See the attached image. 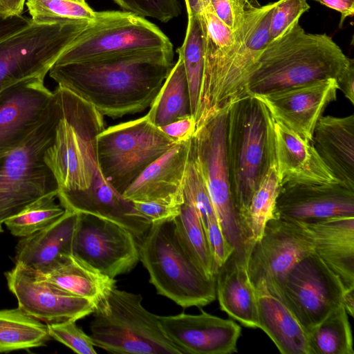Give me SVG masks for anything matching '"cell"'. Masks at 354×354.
I'll return each mask as SVG.
<instances>
[{
  "instance_id": "obj_1",
  "label": "cell",
  "mask_w": 354,
  "mask_h": 354,
  "mask_svg": "<svg viewBox=\"0 0 354 354\" xmlns=\"http://www.w3.org/2000/svg\"><path fill=\"white\" fill-rule=\"evenodd\" d=\"M53 93L59 117L45 160L57 182V197L66 210L109 216L124 198L106 181L98 165L97 137L105 128L104 116L65 88L58 86Z\"/></svg>"
},
{
  "instance_id": "obj_2",
  "label": "cell",
  "mask_w": 354,
  "mask_h": 354,
  "mask_svg": "<svg viewBox=\"0 0 354 354\" xmlns=\"http://www.w3.org/2000/svg\"><path fill=\"white\" fill-rule=\"evenodd\" d=\"M173 49L129 51L53 65L49 76L103 116L121 118L150 106L174 65Z\"/></svg>"
},
{
  "instance_id": "obj_3",
  "label": "cell",
  "mask_w": 354,
  "mask_h": 354,
  "mask_svg": "<svg viewBox=\"0 0 354 354\" xmlns=\"http://www.w3.org/2000/svg\"><path fill=\"white\" fill-rule=\"evenodd\" d=\"M352 59L326 34L307 33L294 24L269 41L260 55L248 84V95H261L335 79Z\"/></svg>"
},
{
  "instance_id": "obj_4",
  "label": "cell",
  "mask_w": 354,
  "mask_h": 354,
  "mask_svg": "<svg viewBox=\"0 0 354 354\" xmlns=\"http://www.w3.org/2000/svg\"><path fill=\"white\" fill-rule=\"evenodd\" d=\"M274 124L267 107L253 95L244 96L227 109L226 159L240 230L253 193L275 162Z\"/></svg>"
},
{
  "instance_id": "obj_5",
  "label": "cell",
  "mask_w": 354,
  "mask_h": 354,
  "mask_svg": "<svg viewBox=\"0 0 354 354\" xmlns=\"http://www.w3.org/2000/svg\"><path fill=\"white\" fill-rule=\"evenodd\" d=\"M277 3L251 9L236 30L234 45L203 59L196 131L232 103L248 95L249 80L269 41L271 15Z\"/></svg>"
},
{
  "instance_id": "obj_6",
  "label": "cell",
  "mask_w": 354,
  "mask_h": 354,
  "mask_svg": "<svg viewBox=\"0 0 354 354\" xmlns=\"http://www.w3.org/2000/svg\"><path fill=\"white\" fill-rule=\"evenodd\" d=\"M138 245L139 261L158 294L184 308L214 301L215 277H207L185 250L173 221L151 224Z\"/></svg>"
},
{
  "instance_id": "obj_7",
  "label": "cell",
  "mask_w": 354,
  "mask_h": 354,
  "mask_svg": "<svg viewBox=\"0 0 354 354\" xmlns=\"http://www.w3.org/2000/svg\"><path fill=\"white\" fill-rule=\"evenodd\" d=\"M58 117L54 95L47 115L25 142L0 155V233L7 219L30 203L48 195L57 196V182L45 153L53 140Z\"/></svg>"
},
{
  "instance_id": "obj_8",
  "label": "cell",
  "mask_w": 354,
  "mask_h": 354,
  "mask_svg": "<svg viewBox=\"0 0 354 354\" xmlns=\"http://www.w3.org/2000/svg\"><path fill=\"white\" fill-rule=\"evenodd\" d=\"M142 297L112 288L93 312L90 330L95 346L108 352L183 354L163 331L158 317L142 304Z\"/></svg>"
},
{
  "instance_id": "obj_9",
  "label": "cell",
  "mask_w": 354,
  "mask_h": 354,
  "mask_svg": "<svg viewBox=\"0 0 354 354\" xmlns=\"http://www.w3.org/2000/svg\"><path fill=\"white\" fill-rule=\"evenodd\" d=\"M176 144L145 116L104 128L97 137L99 168L120 195L153 161Z\"/></svg>"
},
{
  "instance_id": "obj_10",
  "label": "cell",
  "mask_w": 354,
  "mask_h": 354,
  "mask_svg": "<svg viewBox=\"0 0 354 354\" xmlns=\"http://www.w3.org/2000/svg\"><path fill=\"white\" fill-rule=\"evenodd\" d=\"M91 21L32 22L0 40V93L22 80L46 77Z\"/></svg>"
},
{
  "instance_id": "obj_11",
  "label": "cell",
  "mask_w": 354,
  "mask_h": 354,
  "mask_svg": "<svg viewBox=\"0 0 354 354\" xmlns=\"http://www.w3.org/2000/svg\"><path fill=\"white\" fill-rule=\"evenodd\" d=\"M151 49H173L169 39L155 24L127 11L96 12L95 19L54 65Z\"/></svg>"
},
{
  "instance_id": "obj_12",
  "label": "cell",
  "mask_w": 354,
  "mask_h": 354,
  "mask_svg": "<svg viewBox=\"0 0 354 354\" xmlns=\"http://www.w3.org/2000/svg\"><path fill=\"white\" fill-rule=\"evenodd\" d=\"M267 290L287 306L307 333L342 304L344 292L339 279L315 252Z\"/></svg>"
},
{
  "instance_id": "obj_13",
  "label": "cell",
  "mask_w": 354,
  "mask_h": 354,
  "mask_svg": "<svg viewBox=\"0 0 354 354\" xmlns=\"http://www.w3.org/2000/svg\"><path fill=\"white\" fill-rule=\"evenodd\" d=\"M227 109L198 129L190 151L205 181L218 224L235 251L245 255L239 222L230 190L225 152Z\"/></svg>"
},
{
  "instance_id": "obj_14",
  "label": "cell",
  "mask_w": 354,
  "mask_h": 354,
  "mask_svg": "<svg viewBox=\"0 0 354 354\" xmlns=\"http://www.w3.org/2000/svg\"><path fill=\"white\" fill-rule=\"evenodd\" d=\"M71 254L115 279L139 261L138 240L124 227L92 215L78 213Z\"/></svg>"
},
{
  "instance_id": "obj_15",
  "label": "cell",
  "mask_w": 354,
  "mask_h": 354,
  "mask_svg": "<svg viewBox=\"0 0 354 354\" xmlns=\"http://www.w3.org/2000/svg\"><path fill=\"white\" fill-rule=\"evenodd\" d=\"M313 252V239L304 223L274 216L249 254L250 280L254 287L263 284L269 288Z\"/></svg>"
},
{
  "instance_id": "obj_16",
  "label": "cell",
  "mask_w": 354,
  "mask_h": 354,
  "mask_svg": "<svg viewBox=\"0 0 354 354\" xmlns=\"http://www.w3.org/2000/svg\"><path fill=\"white\" fill-rule=\"evenodd\" d=\"M18 307L46 324L82 319L92 314L96 304L50 282L44 274L15 264L5 273Z\"/></svg>"
},
{
  "instance_id": "obj_17",
  "label": "cell",
  "mask_w": 354,
  "mask_h": 354,
  "mask_svg": "<svg viewBox=\"0 0 354 354\" xmlns=\"http://www.w3.org/2000/svg\"><path fill=\"white\" fill-rule=\"evenodd\" d=\"M44 78H28L0 93V155L25 142L47 115L54 93Z\"/></svg>"
},
{
  "instance_id": "obj_18",
  "label": "cell",
  "mask_w": 354,
  "mask_h": 354,
  "mask_svg": "<svg viewBox=\"0 0 354 354\" xmlns=\"http://www.w3.org/2000/svg\"><path fill=\"white\" fill-rule=\"evenodd\" d=\"M274 216L306 223L354 216V189L332 183H288L281 186Z\"/></svg>"
},
{
  "instance_id": "obj_19",
  "label": "cell",
  "mask_w": 354,
  "mask_h": 354,
  "mask_svg": "<svg viewBox=\"0 0 354 354\" xmlns=\"http://www.w3.org/2000/svg\"><path fill=\"white\" fill-rule=\"evenodd\" d=\"M158 317L166 335L183 353L230 354L237 352L241 328L231 319L212 315L202 309L198 315L182 313Z\"/></svg>"
},
{
  "instance_id": "obj_20",
  "label": "cell",
  "mask_w": 354,
  "mask_h": 354,
  "mask_svg": "<svg viewBox=\"0 0 354 354\" xmlns=\"http://www.w3.org/2000/svg\"><path fill=\"white\" fill-rule=\"evenodd\" d=\"M337 90V80L328 79L254 97L265 104L274 122L310 143L318 120L326 106L336 100Z\"/></svg>"
},
{
  "instance_id": "obj_21",
  "label": "cell",
  "mask_w": 354,
  "mask_h": 354,
  "mask_svg": "<svg viewBox=\"0 0 354 354\" xmlns=\"http://www.w3.org/2000/svg\"><path fill=\"white\" fill-rule=\"evenodd\" d=\"M190 140L176 143L151 163L122 194L129 201L181 205Z\"/></svg>"
},
{
  "instance_id": "obj_22",
  "label": "cell",
  "mask_w": 354,
  "mask_h": 354,
  "mask_svg": "<svg viewBox=\"0 0 354 354\" xmlns=\"http://www.w3.org/2000/svg\"><path fill=\"white\" fill-rule=\"evenodd\" d=\"M275 162L280 185L338 181L311 145L274 122Z\"/></svg>"
},
{
  "instance_id": "obj_23",
  "label": "cell",
  "mask_w": 354,
  "mask_h": 354,
  "mask_svg": "<svg viewBox=\"0 0 354 354\" xmlns=\"http://www.w3.org/2000/svg\"><path fill=\"white\" fill-rule=\"evenodd\" d=\"M78 213L66 210L50 225L22 237L16 246L15 264L42 274L53 270L71 254Z\"/></svg>"
},
{
  "instance_id": "obj_24",
  "label": "cell",
  "mask_w": 354,
  "mask_h": 354,
  "mask_svg": "<svg viewBox=\"0 0 354 354\" xmlns=\"http://www.w3.org/2000/svg\"><path fill=\"white\" fill-rule=\"evenodd\" d=\"M304 223L314 252L339 279L344 290L354 288V216Z\"/></svg>"
},
{
  "instance_id": "obj_25",
  "label": "cell",
  "mask_w": 354,
  "mask_h": 354,
  "mask_svg": "<svg viewBox=\"0 0 354 354\" xmlns=\"http://www.w3.org/2000/svg\"><path fill=\"white\" fill-rule=\"evenodd\" d=\"M215 279L221 309L243 326L258 328L257 290L248 274V257L234 250Z\"/></svg>"
},
{
  "instance_id": "obj_26",
  "label": "cell",
  "mask_w": 354,
  "mask_h": 354,
  "mask_svg": "<svg viewBox=\"0 0 354 354\" xmlns=\"http://www.w3.org/2000/svg\"><path fill=\"white\" fill-rule=\"evenodd\" d=\"M310 143L336 179L354 189V115H322Z\"/></svg>"
},
{
  "instance_id": "obj_27",
  "label": "cell",
  "mask_w": 354,
  "mask_h": 354,
  "mask_svg": "<svg viewBox=\"0 0 354 354\" xmlns=\"http://www.w3.org/2000/svg\"><path fill=\"white\" fill-rule=\"evenodd\" d=\"M255 288L258 328L268 335L282 354H310L308 333L292 313L263 284Z\"/></svg>"
},
{
  "instance_id": "obj_28",
  "label": "cell",
  "mask_w": 354,
  "mask_h": 354,
  "mask_svg": "<svg viewBox=\"0 0 354 354\" xmlns=\"http://www.w3.org/2000/svg\"><path fill=\"white\" fill-rule=\"evenodd\" d=\"M44 276L61 288L95 304L115 286L116 282L115 279L101 273L72 254Z\"/></svg>"
},
{
  "instance_id": "obj_29",
  "label": "cell",
  "mask_w": 354,
  "mask_h": 354,
  "mask_svg": "<svg viewBox=\"0 0 354 354\" xmlns=\"http://www.w3.org/2000/svg\"><path fill=\"white\" fill-rule=\"evenodd\" d=\"M188 83L182 58L178 56L147 114L158 127L191 115Z\"/></svg>"
},
{
  "instance_id": "obj_30",
  "label": "cell",
  "mask_w": 354,
  "mask_h": 354,
  "mask_svg": "<svg viewBox=\"0 0 354 354\" xmlns=\"http://www.w3.org/2000/svg\"><path fill=\"white\" fill-rule=\"evenodd\" d=\"M280 187L274 162L253 193L241 224L243 248L248 259L254 244L261 238L266 224L274 216Z\"/></svg>"
},
{
  "instance_id": "obj_31",
  "label": "cell",
  "mask_w": 354,
  "mask_h": 354,
  "mask_svg": "<svg viewBox=\"0 0 354 354\" xmlns=\"http://www.w3.org/2000/svg\"><path fill=\"white\" fill-rule=\"evenodd\" d=\"M50 337L46 324L19 307L0 310V353L39 347Z\"/></svg>"
},
{
  "instance_id": "obj_32",
  "label": "cell",
  "mask_w": 354,
  "mask_h": 354,
  "mask_svg": "<svg viewBox=\"0 0 354 354\" xmlns=\"http://www.w3.org/2000/svg\"><path fill=\"white\" fill-rule=\"evenodd\" d=\"M176 234L185 250L209 277H215V268L205 231L192 203L183 197L179 214L173 220Z\"/></svg>"
},
{
  "instance_id": "obj_33",
  "label": "cell",
  "mask_w": 354,
  "mask_h": 354,
  "mask_svg": "<svg viewBox=\"0 0 354 354\" xmlns=\"http://www.w3.org/2000/svg\"><path fill=\"white\" fill-rule=\"evenodd\" d=\"M310 354H354L348 313L341 304L308 333Z\"/></svg>"
},
{
  "instance_id": "obj_34",
  "label": "cell",
  "mask_w": 354,
  "mask_h": 354,
  "mask_svg": "<svg viewBox=\"0 0 354 354\" xmlns=\"http://www.w3.org/2000/svg\"><path fill=\"white\" fill-rule=\"evenodd\" d=\"M183 62L190 97L192 115L196 120L203 73V30L198 15L188 16L186 34L177 49Z\"/></svg>"
},
{
  "instance_id": "obj_35",
  "label": "cell",
  "mask_w": 354,
  "mask_h": 354,
  "mask_svg": "<svg viewBox=\"0 0 354 354\" xmlns=\"http://www.w3.org/2000/svg\"><path fill=\"white\" fill-rule=\"evenodd\" d=\"M56 197L57 195H48L35 201L7 219L4 224L12 235L21 238L47 227L66 212L60 204L55 203Z\"/></svg>"
},
{
  "instance_id": "obj_36",
  "label": "cell",
  "mask_w": 354,
  "mask_h": 354,
  "mask_svg": "<svg viewBox=\"0 0 354 354\" xmlns=\"http://www.w3.org/2000/svg\"><path fill=\"white\" fill-rule=\"evenodd\" d=\"M33 22L52 24L68 21H92L94 11L86 0H26Z\"/></svg>"
},
{
  "instance_id": "obj_37",
  "label": "cell",
  "mask_w": 354,
  "mask_h": 354,
  "mask_svg": "<svg viewBox=\"0 0 354 354\" xmlns=\"http://www.w3.org/2000/svg\"><path fill=\"white\" fill-rule=\"evenodd\" d=\"M183 197L194 206L204 228L209 222L216 219L205 181L190 151V147Z\"/></svg>"
},
{
  "instance_id": "obj_38",
  "label": "cell",
  "mask_w": 354,
  "mask_h": 354,
  "mask_svg": "<svg viewBox=\"0 0 354 354\" xmlns=\"http://www.w3.org/2000/svg\"><path fill=\"white\" fill-rule=\"evenodd\" d=\"M124 11L168 22L181 13L178 0H113Z\"/></svg>"
},
{
  "instance_id": "obj_39",
  "label": "cell",
  "mask_w": 354,
  "mask_h": 354,
  "mask_svg": "<svg viewBox=\"0 0 354 354\" xmlns=\"http://www.w3.org/2000/svg\"><path fill=\"white\" fill-rule=\"evenodd\" d=\"M309 8L307 0L278 1L271 15L268 42L277 39L299 22L301 15Z\"/></svg>"
},
{
  "instance_id": "obj_40",
  "label": "cell",
  "mask_w": 354,
  "mask_h": 354,
  "mask_svg": "<svg viewBox=\"0 0 354 354\" xmlns=\"http://www.w3.org/2000/svg\"><path fill=\"white\" fill-rule=\"evenodd\" d=\"M50 337L80 354H95L91 336L79 328L74 321L46 324Z\"/></svg>"
},
{
  "instance_id": "obj_41",
  "label": "cell",
  "mask_w": 354,
  "mask_h": 354,
  "mask_svg": "<svg viewBox=\"0 0 354 354\" xmlns=\"http://www.w3.org/2000/svg\"><path fill=\"white\" fill-rule=\"evenodd\" d=\"M216 15L232 31L243 24L246 15L259 6L256 0H210Z\"/></svg>"
},
{
  "instance_id": "obj_42",
  "label": "cell",
  "mask_w": 354,
  "mask_h": 354,
  "mask_svg": "<svg viewBox=\"0 0 354 354\" xmlns=\"http://www.w3.org/2000/svg\"><path fill=\"white\" fill-rule=\"evenodd\" d=\"M204 229L217 272L218 269L225 263L235 249L225 239L216 219L209 222Z\"/></svg>"
},
{
  "instance_id": "obj_43",
  "label": "cell",
  "mask_w": 354,
  "mask_h": 354,
  "mask_svg": "<svg viewBox=\"0 0 354 354\" xmlns=\"http://www.w3.org/2000/svg\"><path fill=\"white\" fill-rule=\"evenodd\" d=\"M134 208L151 224L173 221L180 213V206L156 201H131Z\"/></svg>"
},
{
  "instance_id": "obj_44",
  "label": "cell",
  "mask_w": 354,
  "mask_h": 354,
  "mask_svg": "<svg viewBox=\"0 0 354 354\" xmlns=\"http://www.w3.org/2000/svg\"><path fill=\"white\" fill-rule=\"evenodd\" d=\"M159 128L176 143H180L191 140L196 131V122L191 115Z\"/></svg>"
},
{
  "instance_id": "obj_45",
  "label": "cell",
  "mask_w": 354,
  "mask_h": 354,
  "mask_svg": "<svg viewBox=\"0 0 354 354\" xmlns=\"http://www.w3.org/2000/svg\"><path fill=\"white\" fill-rule=\"evenodd\" d=\"M32 22L30 17L22 15L6 17L0 14V40L28 26Z\"/></svg>"
},
{
  "instance_id": "obj_46",
  "label": "cell",
  "mask_w": 354,
  "mask_h": 354,
  "mask_svg": "<svg viewBox=\"0 0 354 354\" xmlns=\"http://www.w3.org/2000/svg\"><path fill=\"white\" fill-rule=\"evenodd\" d=\"M339 90L345 97L354 104V62L352 59L348 66L337 81Z\"/></svg>"
},
{
  "instance_id": "obj_47",
  "label": "cell",
  "mask_w": 354,
  "mask_h": 354,
  "mask_svg": "<svg viewBox=\"0 0 354 354\" xmlns=\"http://www.w3.org/2000/svg\"><path fill=\"white\" fill-rule=\"evenodd\" d=\"M322 4L341 13L340 24L354 13V0H317Z\"/></svg>"
},
{
  "instance_id": "obj_48",
  "label": "cell",
  "mask_w": 354,
  "mask_h": 354,
  "mask_svg": "<svg viewBox=\"0 0 354 354\" xmlns=\"http://www.w3.org/2000/svg\"><path fill=\"white\" fill-rule=\"evenodd\" d=\"M26 0H0V14L4 17L22 15Z\"/></svg>"
},
{
  "instance_id": "obj_49",
  "label": "cell",
  "mask_w": 354,
  "mask_h": 354,
  "mask_svg": "<svg viewBox=\"0 0 354 354\" xmlns=\"http://www.w3.org/2000/svg\"><path fill=\"white\" fill-rule=\"evenodd\" d=\"M187 15H199L210 3V0H185Z\"/></svg>"
},
{
  "instance_id": "obj_50",
  "label": "cell",
  "mask_w": 354,
  "mask_h": 354,
  "mask_svg": "<svg viewBox=\"0 0 354 354\" xmlns=\"http://www.w3.org/2000/svg\"><path fill=\"white\" fill-rule=\"evenodd\" d=\"M342 304L348 315L353 317L354 314V288L344 290Z\"/></svg>"
}]
</instances>
